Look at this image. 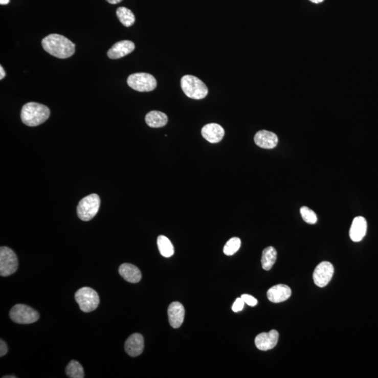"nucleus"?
<instances>
[{"instance_id": "nucleus-22", "label": "nucleus", "mask_w": 378, "mask_h": 378, "mask_svg": "<svg viewBox=\"0 0 378 378\" xmlns=\"http://www.w3.org/2000/svg\"><path fill=\"white\" fill-rule=\"evenodd\" d=\"M117 16L119 21L125 27H130L136 22V17H135L134 13L130 9L125 8V7L118 8Z\"/></svg>"}, {"instance_id": "nucleus-26", "label": "nucleus", "mask_w": 378, "mask_h": 378, "mask_svg": "<svg viewBox=\"0 0 378 378\" xmlns=\"http://www.w3.org/2000/svg\"><path fill=\"white\" fill-rule=\"evenodd\" d=\"M244 301H243L242 298H237L235 300V303H233V306H232V310L235 312V313L242 311L244 308Z\"/></svg>"}, {"instance_id": "nucleus-32", "label": "nucleus", "mask_w": 378, "mask_h": 378, "mask_svg": "<svg viewBox=\"0 0 378 378\" xmlns=\"http://www.w3.org/2000/svg\"><path fill=\"white\" fill-rule=\"evenodd\" d=\"M309 1L312 2V3H315V4H319L322 3L324 0H309Z\"/></svg>"}, {"instance_id": "nucleus-6", "label": "nucleus", "mask_w": 378, "mask_h": 378, "mask_svg": "<svg viewBox=\"0 0 378 378\" xmlns=\"http://www.w3.org/2000/svg\"><path fill=\"white\" fill-rule=\"evenodd\" d=\"M11 320L17 324H29L37 322L39 313L31 307L24 304H18L11 308L9 313Z\"/></svg>"}, {"instance_id": "nucleus-13", "label": "nucleus", "mask_w": 378, "mask_h": 378, "mask_svg": "<svg viewBox=\"0 0 378 378\" xmlns=\"http://www.w3.org/2000/svg\"><path fill=\"white\" fill-rule=\"evenodd\" d=\"M254 142L258 147L263 149H274L278 144V138L274 132L268 130H260L254 136Z\"/></svg>"}, {"instance_id": "nucleus-15", "label": "nucleus", "mask_w": 378, "mask_h": 378, "mask_svg": "<svg viewBox=\"0 0 378 378\" xmlns=\"http://www.w3.org/2000/svg\"><path fill=\"white\" fill-rule=\"evenodd\" d=\"M136 46L132 41L123 40L116 43L108 51L107 56L110 59H119L131 54L135 50Z\"/></svg>"}, {"instance_id": "nucleus-5", "label": "nucleus", "mask_w": 378, "mask_h": 378, "mask_svg": "<svg viewBox=\"0 0 378 378\" xmlns=\"http://www.w3.org/2000/svg\"><path fill=\"white\" fill-rule=\"evenodd\" d=\"M75 300L79 304L81 310L91 313L95 310L100 304L98 293L90 287H83L76 292Z\"/></svg>"}, {"instance_id": "nucleus-30", "label": "nucleus", "mask_w": 378, "mask_h": 378, "mask_svg": "<svg viewBox=\"0 0 378 378\" xmlns=\"http://www.w3.org/2000/svg\"><path fill=\"white\" fill-rule=\"evenodd\" d=\"M107 1L112 5H116V4L120 3L123 0H107Z\"/></svg>"}, {"instance_id": "nucleus-4", "label": "nucleus", "mask_w": 378, "mask_h": 378, "mask_svg": "<svg viewBox=\"0 0 378 378\" xmlns=\"http://www.w3.org/2000/svg\"><path fill=\"white\" fill-rule=\"evenodd\" d=\"M100 198L93 193L83 197L77 206V215L82 221H88L95 217L100 209Z\"/></svg>"}, {"instance_id": "nucleus-1", "label": "nucleus", "mask_w": 378, "mask_h": 378, "mask_svg": "<svg viewBox=\"0 0 378 378\" xmlns=\"http://www.w3.org/2000/svg\"><path fill=\"white\" fill-rule=\"evenodd\" d=\"M41 45L48 54L60 59L70 58L75 52V43L58 34H51L43 38Z\"/></svg>"}, {"instance_id": "nucleus-23", "label": "nucleus", "mask_w": 378, "mask_h": 378, "mask_svg": "<svg viewBox=\"0 0 378 378\" xmlns=\"http://www.w3.org/2000/svg\"><path fill=\"white\" fill-rule=\"evenodd\" d=\"M65 372L70 378L84 377V370L82 366L77 361H71L66 367Z\"/></svg>"}, {"instance_id": "nucleus-3", "label": "nucleus", "mask_w": 378, "mask_h": 378, "mask_svg": "<svg viewBox=\"0 0 378 378\" xmlns=\"http://www.w3.org/2000/svg\"><path fill=\"white\" fill-rule=\"evenodd\" d=\"M181 87L186 96L194 100H201L208 94V87L195 76H184L181 79Z\"/></svg>"}, {"instance_id": "nucleus-27", "label": "nucleus", "mask_w": 378, "mask_h": 378, "mask_svg": "<svg viewBox=\"0 0 378 378\" xmlns=\"http://www.w3.org/2000/svg\"><path fill=\"white\" fill-rule=\"evenodd\" d=\"M241 298H242L243 301L244 303L248 304L251 307L256 306L258 304V301L255 298L252 296L248 295V294H243Z\"/></svg>"}, {"instance_id": "nucleus-10", "label": "nucleus", "mask_w": 378, "mask_h": 378, "mask_svg": "<svg viewBox=\"0 0 378 378\" xmlns=\"http://www.w3.org/2000/svg\"><path fill=\"white\" fill-rule=\"evenodd\" d=\"M279 340V333L271 330L269 333L258 334L255 338L256 347L261 351H268L276 346Z\"/></svg>"}, {"instance_id": "nucleus-29", "label": "nucleus", "mask_w": 378, "mask_h": 378, "mask_svg": "<svg viewBox=\"0 0 378 378\" xmlns=\"http://www.w3.org/2000/svg\"><path fill=\"white\" fill-rule=\"evenodd\" d=\"M0 79H3L5 77L6 73L5 70L3 69V66H0Z\"/></svg>"}, {"instance_id": "nucleus-14", "label": "nucleus", "mask_w": 378, "mask_h": 378, "mask_svg": "<svg viewBox=\"0 0 378 378\" xmlns=\"http://www.w3.org/2000/svg\"><path fill=\"white\" fill-rule=\"evenodd\" d=\"M201 134L207 141L215 144L221 141L225 131L222 126L217 123H209L203 127Z\"/></svg>"}, {"instance_id": "nucleus-7", "label": "nucleus", "mask_w": 378, "mask_h": 378, "mask_svg": "<svg viewBox=\"0 0 378 378\" xmlns=\"http://www.w3.org/2000/svg\"><path fill=\"white\" fill-rule=\"evenodd\" d=\"M127 83L131 88L139 92H150L157 88V80L153 76L148 73L132 74L129 76Z\"/></svg>"}, {"instance_id": "nucleus-18", "label": "nucleus", "mask_w": 378, "mask_h": 378, "mask_svg": "<svg viewBox=\"0 0 378 378\" xmlns=\"http://www.w3.org/2000/svg\"><path fill=\"white\" fill-rule=\"evenodd\" d=\"M119 274L121 276L130 283H138L141 280V271L136 265L130 263H123L119 267Z\"/></svg>"}, {"instance_id": "nucleus-25", "label": "nucleus", "mask_w": 378, "mask_h": 378, "mask_svg": "<svg viewBox=\"0 0 378 378\" xmlns=\"http://www.w3.org/2000/svg\"><path fill=\"white\" fill-rule=\"evenodd\" d=\"M300 212H301L302 218H303L304 221L306 222V223L309 224H315L317 223V214H315L314 211L312 210L311 209L307 208V207H302L301 210H300Z\"/></svg>"}, {"instance_id": "nucleus-20", "label": "nucleus", "mask_w": 378, "mask_h": 378, "mask_svg": "<svg viewBox=\"0 0 378 378\" xmlns=\"http://www.w3.org/2000/svg\"><path fill=\"white\" fill-rule=\"evenodd\" d=\"M277 260V251L273 247H268L263 251L261 257L262 268L265 271H270Z\"/></svg>"}, {"instance_id": "nucleus-31", "label": "nucleus", "mask_w": 378, "mask_h": 378, "mask_svg": "<svg viewBox=\"0 0 378 378\" xmlns=\"http://www.w3.org/2000/svg\"><path fill=\"white\" fill-rule=\"evenodd\" d=\"M9 1H10V0H0V4H1L2 5H8Z\"/></svg>"}, {"instance_id": "nucleus-2", "label": "nucleus", "mask_w": 378, "mask_h": 378, "mask_svg": "<svg viewBox=\"0 0 378 378\" xmlns=\"http://www.w3.org/2000/svg\"><path fill=\"white\" fill-rule=\"evenodd\" d=\"M49 117L50 110L49 108L37 102H28L25 104L20 114L23 123L30 127L42 124Z\"/></svg>"}, {"instance_id": "nucleus-11", "label": "nucleus", "mask_w": 378, "mask_h": 378, "mask_svg": "<svg viewBox=\"0 0 378 378\" xmlns=\"http://www.w3.org/2000/svg\"><path fill=\"white\" fill-rule=\"evenodd\" d=\"M168 320L170 326L174 328H180L183 324L185 309L180 302H172L168 309Z\"/></svg>"}, {"instance_id": "nucleus-33", "label": "nucleus", "mask_w": 378, "mask_h": 378, "mask_svg": "<svg viewBox=\"0 0 378 378\" xmlns=\"http://www.w3.org/2000/svg\"><path fill=\"white\" fill-rule=\"evenodd\" d=\"M16 376L13 375V376H5L4 378H16Z\"/></svg>"}, {"instance_id": "nucleus-28", "label": "nucleus", "mask_w": 378, "mask_h": 378, "mask_svg": "<svg viewBox=\"0 0 378 378\" xmlns=\"http://www.w3.org/2000/svg\"><path fill=\"white\" fill-rule=\"evenodd\" d=\"M7 352H8V346L5 341L1 340L0 341V357L5 356Z\"/></svg>"}, {"instance_id": "nucleus-21", "label": "nucleus", "mask_w": 378, "mask_h": 378, "mask_svg": "<svg viewBox=\"0 0 378 378\" xmlns=\"http://www.w3.org/2000/svg\"><path fill=\"white\" fill-rule=\"evenodd\" d=\"M158 248L161 255L165 258L171 257L174 253V249L172 242L164 235H159L157 240Z\"/></svg>"}, {"instance_id": "nucleus-16", "label": "nucleus", "mask_w": 378, "mask_h": 378, "mask_svg": "<svg viewBox=\"0 0 378 378\" xmlns=\"http://www.w3.org/2000/svg\"><path fill=\"white\" fill-rule=\"evenodd\" d=\"M292 296V290L285 284H277L270 288L267 292L268 298L272 303H282Z\"/></svg>"}, {"instance_id": "nucleus-8", "label": "nucleus", "mask_w": 378, "mask_h": 378, "mask_svg": "<svg viewBox=\"0 0 378 378\" xmlns=\"http://www.w3.org/2000/svg\"><path fill=\"white\" fill-rule=\"evenodd\" d=\"M18 267V258L14 251L7 247L0 248V275L7 277L16 273Z\"/></svg>"}, {"instance_id": "nucleus-9", "label": "nucleus", "mask_w": 378, "mask_h": 378, "mask_svg": "<svg viewBox=\"0 0 378 378\" xmlns=\"http://www.w3.org/2000/svg\"><path fill=\"white\" fill-rule=\"evenodd\" d=\"M333 273V265L330 262H322L317 265L313 273L315 284L319 287H324L331 280Z\"/></svg>"}, {"instance_id": "nucleus-19", "label": "nucleus", "mask_w": 378, "mask_h": 378, "mask_svg": "<svg viewBox=\"0 0 378 378\" xmlns=\"http://www.w3.org/2000/svg\"><path fill=\"white\" fill-rule=\"evenodd\" d=\"M147 124L151 128H162L168 123V119L163 112L151 111L149 112L145 117Z\"/></svg>"}, {"instance_id": "nucleus-24", "label": "nucleus", "mask_w": 378, "mask_h": 378, "mask_svg": "<svg viewBox=\"0 0 378 378\" xmlns=\"http://www.w3.org/2000/svg\"><path fill=\"white\" fill-rule=\"evenodd\" d=\"M241 240L239 237L230 239L224 248V253L227 256H232L236 253L240 248Z\"/></svg>"}, {"instance_id": "nucleus-17", "label": "nucleus", "mask_w": 378, "mask_h": 378, "mask_svg": "<svg viewBox=\"0 0 378 378\" xmlns=\"http://www.w3.org/2000/svg\"><path fill=\"white\" fill-rule=\"evenodd\" d=\"M367 231V222L363 216H357L353 220L350 230L349 237L353 242H360L366 234Z\"/></svg>"}, {"instance_id": "nucleus-12", "label": "nucleus", "mask_w": 378, "mask_h": 378, "mask_svg": "<svg viewBox=\"0 0 378 378\" xmlns=\"http://www.w3.org/2000/svg\"><path fill=\"white\" fill-rule=\"evenodd\" d=\"M144 341L143 336L140 333H134L126 340L125 350L129 356L136 357L143 352Z\"/></svg>"}]
</instances>
